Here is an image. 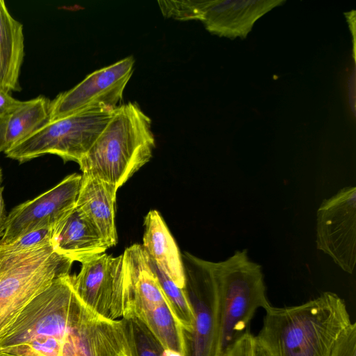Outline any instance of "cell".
<instances>
[{"label": "cell", "instance_id": "obj_15", "mask_svg": "<svg viewBox=\"0 0 356 356\" xmlns=\"http://www.w3.org/2000/svg\"><path fill=\"white\" fill-rule=\"evenodd\" d=\"M144 226L145 252L179 287L184 289L186 275L181 254L160 213L149 211Z\"/></svg>", "mask_w": 356, "mask_h": 356}, {"label": "cell", "instance_id": "obj_7", "mask_svg": "<svg viewBox=\"0 0 356 356\" xmlns=\"http://www.w3.org/2000/svg\"><path fill=\"white\" fill-rule=\"evenodd\" d=\"M72 286L89 309L110 320L124 316L131 309V295L123 255L106 253L81 264L77 275H70Z\"/></svg>", "mask_w": 356, "mask_h": 356}, {"label": "cell", "instance_id": "obj_8", "mask_svg": "<svg viewBox=\"0 0 356 356\" xmlns=\"http://www.w3.org/2000/svg\"><path fill=\"white\" fill-rule=\"evenodd\" d=\"M184 287L193 311L192 330L181 327L183 356H216L217 296L211 261L184 254Z\"/></svg>", "mask_w": 356, "mask_h": 356}, {"label": "cell", "instance_id": "obj_12", "mask_svg": "<svg viewBox=\"0 0 356 356\" xmlns=\"http://www.w3.org/2000/svg\"><path fill=\"white\" fill-rule=\"evenodd\" d=\"M284 2L282 0H201L199 20L213 34L231 39L245 38L260 17Z\"/></svg>", "mask_w": 356, "mask_h": 356}, {"label": "cell", "instance_id": "obj_11", "mask_svg": "<svg viewBox=\"0 0 356 356\" xmlns=\"http://www.w3.org/2000/svg\"><path fill=\"white\" fill-rule=\"evenodd\" d=\"M82 175H68L52 188L15 207L7 216L0 245L43 227H54L76 206Z\"/></svg>", "mask_w": 356, "mask_h": 356}, {"label": "cell", "instance_id": "obj_20", "mask_svg": "<svg viewBox=\"0 0 356 356\" xmlns=\"http://www.w3.org/2000/svg\"><path fill=\"white\" fill-rule=\"evenodd\" d=\"M147 258L172 314L181 327L190 332L194 316L185 289L179 287L147 255Z\"/></svg>", "mask_w": 356, "mask_h": 356}, {"label": "cell", "instance_id": "obj_25", "mask_svg": "<svg viewBox=\"0 0 356 356\" xmlns=\"http://www.w3.org/2000/svg\"><path fill=\"white\" fill-rule=\"evenodd\" d=\"M0 177V181H1ZM3 188L0 186V238L2 236L6 226L7 216L5 213L4 202L2 195Z\"/></svg>", "mask_w": 356, "mask_h": 356}, {"label": "cell", "instance_id": "obj_10", "mask_svg": "<svg viewBox=\"0 0 356 356\" xmlns=\"http://www.w3.org/2000/svg\"><path fill=\"white\" fill-rule=\"evenodd\" d=\"M316 248L343 271L356 264V188L346 186L324 200L317 210Z\"/></svg>", "mask_w": 356, "mask_h": 356}, {"label": "cell", "instance_id": "obj_28", "mask_svg": "<svg viewBox=\"0 0 356 356\" xmlns=\"http://www.w3.org/2000/svg\"><path fill=\"white\" fill-rule=\"evenodd\" d=\"M0 177H1V169H0Z\"/></svg>", "mask_w": 356, "mask_h": 356}, {"label": "cell", "instance_id": "obj_18", "mask_svg": "<svg viewBox=\"0 0 356 356\" xmlns=\"http://www.w3.org/2000/svg\"><path fill=\"white\" fill-rule=\"evenodd\" d=\"M120 321L127 356H182L166 349L131 309Z\"/></svg>", "mask_w": 356, "mask_h": 356}, {"label": "cell", "instance_id": "obj_2", "mask_svg": "<svg viewBox=\"0 0 356 356\" xmlns=\"http://www.w3.org/2000/svg\"><path fill=\"white\" fill-rule=\"evenodd\" d=\"M265 311L254 337L268 356H332L352 323L345 301L331 291L301 305H271Z\"/></svg>", "mask_w": 356, "mask_h": 356}, {"label": "cell", "instance_id": "obj_14", "mask_svg": "<svg viewBox=\"0 0 356 356\" xmlns=\"http://www.w3.org/2000/svg\"><path fill=\"white\" fill-rule=\"evenodd\" d=\"M117 189L98 179L82 175L76 207L97 229L108 248L116 245L115 224Z\"/></svg>", "mask_w": 356, "mask_h": 356}, {"label": "cell", "instance_id": "obj_19", "mask_svg": "<svg viewBox=\"0 0 356 356\" xmlns=\"http://www.w3.org/2000/svg\"><path fill=\"white\" fill-rule=\"evenodd\" d=\"M135 314L166 349L183 356L181 326L167 302Z\"/></svg>", "mask_w": 356, "mask_h": 356}, {"label": "cell", "instance_id": "obj_6", "mask_svg": "<svg viewBox=\"0 0 356 356\" xmlns=\"http://www.w3.org/2000/svg\"><path fill=\"white\" fill-rule=\"evenodd\" d=\"M115 108H95L48 121L4 153L19 163L50 154L65 162L79 163L110 121Z\"/></svg>", "mask_w": 356, "mask_h": 356}, {"label": "cell", "instance_id": "obj_22", "mask_svg": "<svg viewBox=\"0 0 356 356\" xmlns=\"http://www.w3.org/2000/svg\"><path fill=\"white\" fill-rule=\"evenodd\" d=\"M158 3L162 14L177 20L200 19V0H164Z\"/></svg>", "mask_w": 356, "mask_h": 356}, {"label": "cell", "instance_id": "obj_26", "mask_svg": "<svg viewBox=\"0 0 356 356\" xmlns=\"http://www.w3.org/2000/svg\"><path fill=\"white\" fill-rule=\"evenodd\" d=\"M6 126V117H0V153L3 152V140Z\"/></svg>", "mask_w": 356, "mask_h": 356}, {"label": "cell", "instance_id": "obj_9", "mask_svg": "<svg viewBox=\"0 0 356 356\" xmlns=\"http://www.w3.org/2000/svg\"><path fill=\"white\" fill-rule=\"evenodd\" d=\"M132 56L88 74L76 86L50 101L48 121L99 108H115L134 71Z\"/></svg>", "mask_w": 356, "mask_h": 356}, {"label": "cell", "instance_id": "obj_21", "mask_svg": "<svg viewBox=\"0 0 356 356\" xmlns=\"http://www.w3.org/2000/svg\"><path fill=\"white\" fill-rule=\"evenodd\" d=\"M54 227H47L33 230L9 243L1 245L0 254L22 252L51 243Z\"/></svg>", "mask_w": 356, "mask_h": 356}, {"label": "cell", "instance_id": "obj_16", "mask_svg": "<svg viewBox=\"0 0 356 356\" xmlns=\"http://www.w3.org/2000/svg\"><path fill=\"white\" fill-rule=\"evenodd\" d=\"M24 55L23 25L0 0V88L20 91L19 76Z\"/></svg>", "mask_w": 356, "mask_h": 356}, {"label": "cell", "instance_id": "obj_23", "mask_svg": "<svg viewBox=\"0 0 356 356\" xmlns=\"http://www.w3.org/2000/svg\"><path fill=\"white\" fill-rule=\"evenodd\" d=\"M255 338L250 331L244 333L225 356H254Z\"/></svg>", "mask_w": 356, "mask_h": 356}, {"label": "cell", "instance_id": "obj_13", "mask_svg": "<svg viewBox=\"0 0 356 356\" xmlns=\"http://www.w3.org/2000/svg\"><path fill=\"white\" fill-rule=\"evenodd\" d=\"M51 244L58 254L81 264L108 248L97 229L76 206L55 225Z\"/></svg>", "mask_w": 356, "mask_h": 356}, {"label": "cell", "instance_id": "obj_24", "mask_svg": "<svg viewBox=\"0 0 356 356\" xmlns=\"http://www.w3.org/2000/svg\"><path fill=\"white\" fill-rule=\"evenodd\" d=\"M23 101L13 98L10 92L0 88V117L5 118L17 109Z\"/></svg>", "mask_w": 356, "mask_h": 356}, {"label": "cell", "instance_id": "obj_1", "mask_svg": "<svg viewBox=\"0 0 356 356\" xmlns=\"http://www.w3.org/2000/svg\"><path fill=\"white\" fill-rule=\"evenodd\" d=\"M0 356H127V348L120 321L83 304L69 274L25 307L0 337Z\"/></svg>", "mask_w": 356, "mask_h": 356}, {"label": "cell", "instance_id": "obj_17", "mask_svg": "<svg viewBox=\"0 0 356 356\" xmlns=\"http://www.w3.org/2000/svg\"><path fill=\"white\" fill-rule=\"evenodd\" d=\"M50 100L39 96L22 104L6 117L3 152L48 122Z\"/></svg>", "mask_w": 356, "mask_h": 356}, {"label": "cell", "instance_id": "obj_4", "mask_svg": "<svg viewBox=\"0 0 356 356\" xmlns=\"http://www.w3.org/2000/svg\"><path fill=\"white\" fill-rule=\"evenodd\" d=\"M217 296L216 356H225L246 332L256 311L271 306L266 296L261 266L252 261L247 249L225 260L211 261Z\"/></svg>", "mask_w": 356, "mask_h": 356}, {"label": "cell", "instance_id": "obj_27", "mask_svg": "<svg viewBox=\"0 0 356 356\" xmlns=\"http://www.w3.org/2000/svg\"><path fill=\"white\" fill-rule=\"evenodd\" d=\"M255 338V337H254ZM254 356H268L263 348L255 340Z\"/></svg>", "mask_w": 356, "mask_h": 356}, {"label": "cell", "instance_id": "obj_5", "mask_svg": "<svg viewBox=\"0 0 356 356\" xmlns=\"http://www.w3.org/2000/svg\"><path fill=\"white\" fill-rule=\"evenodd\" d=\"M72 263L51 243L0 254V337L34 298L56 279L70 274Z\"/></svg>", "mask_w": 356, "mask_h": 356}, {"label": "cell", "instance_id": "obj_3", "mask_svg": "<svg viewBox=\"0 0 356 356\" xmlns=\"http://www.w3.org/2000/svg\"><path fill=\"white\" fill-rule=\"evenodd\" d=\"M152 120L136 102L119 105L104 130L78 163L83 175L117 190L152 156Z\"/></svg>", "mask_w": 356, "mask_h": 356}]
</instances>
